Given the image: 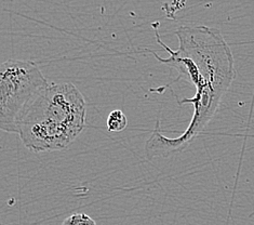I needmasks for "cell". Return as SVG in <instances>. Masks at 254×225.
Returning a JSON list of instances; mask_svg holds the SVG:
<instances>
[{"label":"cell","instance_id":"obj_2","mask_svg":"<svg viewBox=\"0 0 254 225\" xmlns=\"http://www.w3.org/2000/svg\"><path fill=\"white\" fill-rule=\"evenodd\" d=\"M86 101L71 82L49 84L19 125V136L33 153L69 148L86 126Z\"/></svg>","mask_w":254,"mask_h":225},{"label":"cell","instance_id":"obj_1","mask_svg":"<svg viewBox=\"0 0 254 225\" xmlns=\"http://www.w3.org/2000/svg\"><path fill=\"white\" fill-rule=\"evenodd\" d=\"M153 27L157 41L169 53V58L162 59L157 53L150 52L159 62L178 71L179 77L175 81L182 79L193 84L196 94L191 99L179 101L180 105L190 103L193 106L190 126L180 137H165L157 124L145 145L149 159L170 157L189 147L212 119L223 95L236 77L232 50L219 29L204 25L181 26L175 32L179 48L171 50L160 39L157 27Z\"/></svg>","mask_w":254,"mask_h":225},{"label":"cell","instance_id":"obj_3","mask_svg":"<svg viewBox=\"0 0 254 225\" xmlns=\"http://www.w3.org/2000/svg\"><path fill=\"white\" fill-rule=\"evenodd\" d=\"M49 84L32 61L3 62L0 66V128L19 133L23 115Z\"/></svg>","mask_w":254,"mask_h":225},{"label":"cell","instance_id":"obj_4","mask_svg":"<svg viewBox=\"0 0 254 225\" xmlns=\"http://www.w3.org/2000/svg\"><path fill=\"white\" fill-rule=\"evenodd\" d=\"M107 129L111 132H122L128 126V119L120 109H115L107 117Z\"/></svg>","mask_w":254,"mask_h":225},{"label":"cell","instance_id":"obj_5","mask_svg":"<svg viewBox=\"0 0 254 225\" xmlns=\"http://www.w3.org/2000/svg\"><path fill=\"white\" fill-rule=\"evenodd\" d=\"M62 225H96L91 217L86 214H74L66 218Z\"/></svg>","mask_w":254,"mask_h":225}]
</instances>
